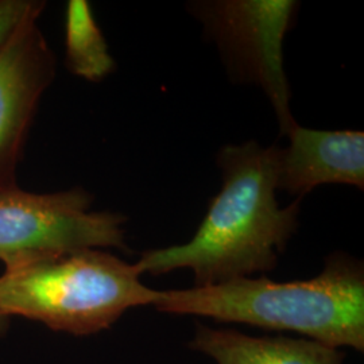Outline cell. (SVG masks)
<instances>
[{"label": "cell", "mask_w": 364, "mask_h": 364, "mask_svg": "<svg viewBox=\"0 0 364 364\" xmlns=\"http://www.w3.org/2000/svg\"><path fill=\"white\" fill-rule=\"evenodd\" d=\"M278 154L279 147L254 141L223 147V188L192 240L146 251L135 263L139 272L158 277L189 269L195 287H210L275 269L299 213V200L278 205Z\"/></svg>", "instance_id": "6da1fadb"}, {"label": "cell", "mask_w": 364, "mask_h": 364, "mask_svg": "<svg viewBox=\"0 0 364 364\" xmlns=\"http://www.w3.org/2000/svg\"><path fill=\"white\" fill-rule=\"evenodd\" d=\"M151 306L170 314L297 332L329 347L364 351L363 264L346 254L328 257L323 272L311 279L275 282L247 277L158 290Z\"/></svg>", "instance_id": "7a4b0ae2"}, {"label": "cell", "mask_w": 364, "mask_h": 364, "mask_svg": "<svg viewBox=\"0 0 364 364\" xmlns=\"http://www.w3.org/2000/svg\"><path fill=\"white\" fill-rule=\"evenodd\" d=\"M135 263L100 248L57 252L6 267L0 312L25 317L54 332L88 336L109 329L132 308L153 305Z\"/></svg>", "instance_id": "3957f363"}, {"label": "cell", "mask_w": 364, "mask_h": 364, "mask_svg": "<svg viewBox=\"0 0 364 364\" xmlns=\"http://www.w3.org/2000/svg\"><path fill=\"white\" fill-rule=\"evenodd\" d=\"M82 188L30 193L19 186L0 193V260L11 267L57 252L84 248L127 250L126 218L92 210Z\"/></svg>", "instance_id": "277c9868"}, {"label": "cell", "mask_w": 364, "mask_h": 364, "mask_svg": "<svg viewBox=\"0 0 364 364\" xmlns=\"http://www.w3.org/2000/svg\"><path fill=\"white\" fill-rule=\"evenodd\" d=\"M297 3L287 0H231L196 3L227 61L242 81L258 84L273 105L281 132L297 126L290 112V90L284 69V37L291 26Z\"/></svg>", "instance_id": "5b68a950"}, {"label": "cell", "mask_w": 364, "mask_h": 364, "mask_svg": "<svg viewBox=\"0 0 364 364\" xmlns=\"http://www.w3.org/2000/svg\"><path fill=\"white\" fill-rule=\"evenodd\" d=\"M28 15L0 49V193L16 188V169L39 100L55 78V55Z\"/></svg>", "instance_id": "8992f818"}, {"label": "cell", "mask_w": 364, "mask_h": 364, "mask_svg": "<svg viewBox=\"0 0 364 364\" xmlns=\"http://www.w3.org/2000/svg\"><path fill=\"white\" fill-rule=\"evenodd\" d=\"M289 147L279 149L277 186L304 196L323 183L364 188V134L362 131L312 130L294 126Z\"/></svg>", "instance_id": "52a82bcc"}, {"label": "cell", "mask_w": 364, "mask_h": 364, "mask_svg": "<svg viewBox=\"0 0 364 364\" xmlns=\"http://www.w3.org/2000/svg\"><path fill=\"white\" fill-rule=\"evenodd\" d=\"M216 364H343L346 352L311 338L250 336L236 329L196 323L188 343Z\"/></svg>", "instance_id": "ba28073f"}, {"label": "cell", "mask_w": 364, "mask_h": 364, "mask_svg": "<svg viewBox=\"0 0 364 364\" xmlns=\"http://www.w3.org/2000/svg\"><path fill=\"white\" fill-rule=\"evenodd\" d=\"M65 63L70 73L92 82L111 75L115 61L85 0H69L65 13Z\"/></svg>", "instance_id": "9c48e42d"}, {"label": "cell", "mask_w": 364, "mask_h": 364, "mask_svg": "<svg viewBox=\"0 0 364 364\" xmlns=\"http://www.w3.org/2000/svg\"><path fill=\"white\" fill-rule=\"evenodd\" d=\"M45 7L42 0H0V49L28 15Z\"/></svg>", "instance_id": "30bf717a"}, {"label": "cell", "mask_w": 364, "mask_h": 364, "mask_svg": "<svg viewBox=\"0 0 364 364\" xmlns=\"http://www.w3.org/2000/svg\"><path fill=\"white\" fill-rule=\"evenodd\" d=\"M9 328H10V318L0 312V338L9 331Z\"/></svg>", "instance_id": "8fae6325"}]
</instances>
